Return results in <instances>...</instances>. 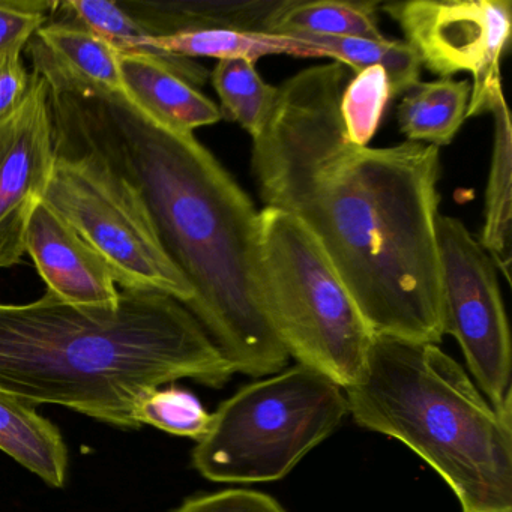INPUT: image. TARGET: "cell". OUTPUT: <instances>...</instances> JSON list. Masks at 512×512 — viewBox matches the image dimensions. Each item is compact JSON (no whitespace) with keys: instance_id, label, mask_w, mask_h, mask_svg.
<instances>
[{"instance_id":"1","label":"cell","mask_w":512,"mask_h":512,"mask_svg":"<svg viewBox=\"0 0 512 512\" xmlns=\"http://www.w3.org/2000/svg\"><path fill=\"white\" fill-rule=\"evenodd\" d=\"M347 82L344 65L329 62L278 88L253 139L257 191L265 208L313 233L374 335L439 344V148L350 142L340 115Z\"/></svg>"},{"instance_id":"2","label":"cell","mask_w":512,"mask_h":512,"mask_svg":"<svg viewBox=\"0 0 512 512\" xmlns=\"http://www.w3.org/2000/svg\"><path fill=\"white\" fill-rule=\"evenodd\" d=\"M44 80L56 142L91 152L136 188L193 289L188 310L236 373L257 379L283 371L290 356L260 302L253 200L194 134L163 127L124 94Z\"/></svg>"},{"instance_id":"3","label":"cell","mask_w":512,"mask_h":512,"mask_svg":"<svg viewBox=\"0 0 512 512\" xmlns=\"http://www.w3.org/2000/svg\"><path fill=\"white\" fill-rule=\"evenodd\" d=\"M235 373L190 310L164 293L121 290L112 310L50 293L0 304V391L34 406L137 430L145 392L179 379L220 389Z\"/></svg>"},{"instance_id":"4","label":"cell","mask_w":512,"mask_h":512,"mask_svg":"<svg viewBox=\"0 0 512 512\" xmlns=\"http://www.w3.org/2000/svg\"><path fill=\"white\" fill-rule=\"evenodd\" d=\"M344 391L353 421L412 449L461 512H512V410L497 412L437 344L374 335Z\"/></svg>"},{"instance_id":"5","label":"cell","mask_w":512,"mask_h":512,"mask_svg":"<svg viewBox=\"0 0 512 512\" xmlns=\"http://www.w3.org/2000/svg\"><path fill=\"white\" fill-rule=\"evenodd\" d=\"M257 253L263 313L289 356L355 385L374 334L322 245L298 218L263 208Z\"/></svg>"},{"instance_id":"6","label":"cell","mask_w":512,"mask_h":512,"mask_svg":"<svg viewBox=\"0 0 512 512\" xmlns=\"http://www.w3.org/2000/svg\"><path fill=\"white\" fill-rule=\"evenodd\" d=\"M349 413L343 388L304 365L239 389L212 413L193 464L224 484L283 479Z\"/></svg>"},{"instance_id":"7","label":"cell","mask_w":512,"mask_h":512,"mask_svg":"<svg viewBox=\"0 0 512 512\" xmlns=\"http://www.w3.org/2000/svg\"><path fill=\"white\" fill-rule=\"evenodd\" d=\"M43 202L91 245L122 290L164 293L185 307L193 301L136 188L91 152L56 142Z\"/></svg>"},{"instance_id":"8","label":"cell","mask_w":512,"mask_h":512,"mask_svg":"<svg viewBox=\"0 0 512 512\" xmlns=\"http://www.w3.org/2000/svg\"><path fill=\"white\" fill-rule=\"evenodd\" d=\"M443 331L460 344L470 373L497 412L512 410L511 332L487 251L458 218L436 221Z\"/></svg>"},{"instance_id":"9","label":"cell","mask_w":512,"mask_h":512,"mask_svg":"<svg viewBox=\"0 0 512 512\" xmlns=\"http://www.w3.org/2000/svg\"><path fill=\"white\" fill-rule=\"evenodd\" d=\"M382 8L400 26L421 67L440 79L472 74L466 119L490 112L503 91L500 62L511 38L509 0H409Z\"/></svg>"},{"instance_id":"10","label":"cell","mask_w":512,"mask_h":512,"mask_svg":"<svg viewBox=\"0 0 512 512\" xmlns=\"http://www.w3.org/2000/svg\"><path fill=\"white\" fill-rule=\"evenodd\" d=\"M55 158L49 85L32 73L22 106L0 121V271L25 257L26 229L43 202Z\"/></svg>"},{"instance_id":"11","label":"cell","mask_w":512,"mask_h":512,"mask_svg":"<svg viewBox=\"0 0 512 512\" xmlns=\"http://www.w3.org/2000/svg\"><path fill=\"white\" fill-rule=\"evenodd\" d=\"M47 293L76 307L116 308L121 290L91 245L46 203L35 208L25 238Z\"/></svg>"},{"instance_id":"12","label":"cell","mask_w":512,"mask_h":512,"mask_svg":"<svg viewBox=\"0 0 512 512\" xmlns=\"http://www.w3.org/2000/svg\"><path fill=\"white\" fill-rule=\"evenodd\" d=\"M34 73L82 91L122 94L121 53L70 19L47 22L28 44Z\"/></svg>"},{"instance_id":"13","label":"cell","mask_w":512,"mask_h":512,"mask_svg":"<svg viewBox=\"0 0 512 512\" xmlns=\"http://www.w3.org/2000/svg\"><path fill=\"white\" fill-rule=\"evenodd\" d=\"M121 73L122 94L163 127L193 134L221 121L214 101L152 59L121 55Z\"/></svg>"},{"instance_id":"14","label":"cell","mask_w":512,"mask_h":512,"mask_svg":"<svg viewBox=\"0 0 512 512\" xmlns=\"http://www.w3.org/2000/svg\"><path fill=\"white\" fill-rule=\"evenodd\" d=\"M284 0H200L119 2L155 37L203 31L263 32Z\"/></svg>"},{"instance_id":"15","label":"cell","mask_w":512,"mask_h":512,"mask_svg":"<svg viewBox=\"0 0 512 512\" xmlns=\"http://www.w3.org/2000/svg\"><path fill=\"white\" fill-rule=\"evenodd\" d=\"M0 451L53 488L67 482V443L61 431L37 412V406L0 391Z\"/></svg>"},{"instance_id":"16","label":"cell","mask_w":512,"mask_h":512,"mask_svg":"<svg viewBox=\"0 0 512 512\" xmlns=\"http://www.w3.org/2000/svg\"><path fill=\"white\" fill-rule=\"evenodd\" d=\"M55 14L74 20L103 38L124 56L152 59L169 68L191 86L205 85L208 71L194 59L169 55L154 46L155 35L143 28L119 2L109 0H67L58 2Z\"/></svg>"},{"instance_id":"17","label":"cell","mask_w":512,"mask_h":512,"mask_svg":"<svg viewBox=\"0 0 512 512\" xmlns=\"http://www.w3.org/2000/svg\"><path fill=\"white\" fill-rule=\"evenodd\" d=\"M494 118L493 151L485 191V221L479 244L511 284L512 127L503 91L490 109Z\"/></svg>"},{"instance_id":"18","label":"cell","mask_w":512,"mask_h":512,"mask_svg":"<svg viewBox=\"0 0 512 512\" xmlns=\"http://www.w3.org/2000/svg\"><path fill=\"white\" fill-rule=\"evenodd\" d=\"M472 85L469 80L439 79L419 83L403 95L397 118L409 142L448 146L466 121Z\"/></svg>"},{"instance_id":"19","label":"cell","mask_w":512,"mask_h":512,"mask_svg":"<svg viewBox=\"0 0 512 512\" xmlns=\"http://www.w3.org/2000/svg\"><path fill=\"white\" fill-rule=\"evenodd\" d=\"M377 2L284 0L265 34L383 40L377 26Z\"/></svg>"},{"instance_id":"20","label":"cell","mask_w":512,"mask_h":512,"mask_svg":"<svg viewBox=\"0 0 512 512\" xmlns=\"http://www.w3.org/2000/svg\"><path fill=\"white\" fill-rule=\"evenodd\" d=\"M154 46L161 52L182 58H245L257 61L268 55L317 58L313 44L302 38L263 32L203 31L155 37Z\"/></svg>"},{"instance_id":"21","label":"cell","mask_w":512,"mask_h":512,"mask_svg":"<svg viewBox=\"0 0 512 512\" xmlns=\"http://www.w3.org/2000/svg\"><path fill=\"white\" fill-rule=\"evenodd\" d=\"M310 41L317 58H329L359 73L368 67H382L388 77L392 100L419 85L421 62L406 41L364 40V38L292 35Z\"/></svg>"},{"instance_id":"22","label":"cell","mask_w":512,"mask_h":512,"mask_svg":"<svg viewBox=\"0 0 512 512\" xmlns=\"http://www.w3.org/2000/svg\"><path fill=\"white\" fill-rule=\"evenodd\" d=\"M220 97L221 118L241 125L251 137L259 136L274 110L278 88L268 85L256 70V61L221 59L211 74Z\"/></svg>"},{"instance_id":"23","label":"cell","mask_w":512,"mask_h":512,"mask_svg":"<svg viewBox=\"0 0 512 512\" xmlns=\"http://www.w3.org/2000/svg\"><path fill=\"white\" fill-rule=\"evenodd\" d=\"M392 100L388 77L382 67H368L356 73L344 86L340 115L350 142L367 146L377 133L386 106Z\"/></svg>"},{"instance_id":"24","label":"cell","mask_w":512,"mask_h":512,"mask_svg":"<svg viewBox=\"0 0 512 512\" xmlns=\"http://www.w3.org/2000/svg\"><path fill=\"white\" fill-rule=\"evenodd\" d=\"M137 424L151 425L175 436L200 440L211 427L212 413L185 389L155 388L145 392L134 407Z\"/></svg>"},{"instance_id":"25","label":"cell","mask_w":512,"mask_h":512,"mask_svg":"<svg viewBox=\"0 0 512 512\" xmlns=\"http://www.w3.org/2000/svg\"><path fill=\"white\" fill-rule=\"evenodd\" d=\"M56 8L49 0H0V58L22 53Z\"/></svg>"},{"instance_id":"26","label":"cell","mask_w":512,"mask_h":512,"mask_svg":"<svg viewBox=\"0 0 512 512\" xmlns=\"http://www.w3.org/2000/svg\"><path fill=\"white\" fill-rule=\"evenodd\" d=\"M175 512H287L274 497L247 488H229L185 500Z\"/></svg>"},{"instance_id":"27","label":"cell","mask_w":512,"mask_h":512,"mask_svg":"<svg viewBox=\"0 0 512 512\" xmlns=\"http://www.w3.org/2000/svg\"><path fill=\"white\" fill-rule=\"evenodd\" d=\"M32 74L22 61V53L0 58V121L13 115L31 89Z\"/></svg>"}]
</instances>
